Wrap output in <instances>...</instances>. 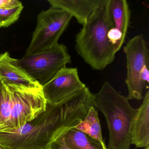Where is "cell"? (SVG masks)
<instances>
[{
	"label": "cell",
	"instance_id": "1",
	"mask_svg": "<svg viewBox=\"0 0 149 149\" xmlns=\"http://www.w3.org/2000/svg\"><path fill=\"white\" fill-rule=\"evenodd\" d=\"M94 94L87 87L46 110L19 129L0 132V144L7 149H49L66 131L84 119L94 105Z\"/></svg>",
	"mask_w": 149,
	"mask_h": 149
},
{
	"label": "cell",
	"instance_id": "2",
	"mask_svg": "<svg viewBox=\"0 0 149 149\" xmlns=\"http://www.w3.org/2000/svg\"><path fill=\"white\" fill-rule=\"evenodd\" d=\"M110 1L104 0L76 36L77 54L95 70H103L116 57L115 48L108 38L109 30L113 27Z\"/></svg>",
	"mask_w": 149,
	"mask_h": 149
},
{
	"label": "cell",
	"instance_id": "3",
	"mask_svg": "<svg viewBox=\"0 0 149 149\" xmlns=\"http://www.w3.org/2000/svg\"><path fill=\"white\" fill-rule=\"evenodd\" d=\"M94 102L107 122L109 134L107 149H130L131 127L137 109L107 81L94 94Z\"/></svg>",
	"mask_w": 149,
	"mask_h": 149
},
{
	"label": "cell",
	"instance_id": "4",
	"mask_svg": "<svg viewBox=\"0 0 149 149\" xmlns=\"http://www.w3.org/2000/svg\"><path fill=\"white\" fill-rule=\"evenodd\" d=\"M127 63L125 84L128 100H141L144 90L149 84V50L143 36L139 35L131 39L124 47Z\"/></svg>",
	"mask_w": 149,
	"mask_h": 149
},
{
	"label": "cell",
	"instance_id": "5",
	"mask_svg": "<svg viewBox=\"0 0 149 149\" xmlns=\"http://www.w3.org/2000/svg\"><path fill=\"white\" fill-rule=\"evenodd\" d=\"M70 61L68 48L60 43L48 50L17 59L18 64L41 86L51 81Z\"/></svg>",
	"mask_w": 149,
	"mask_h": 149
},
{
	"label": "cell",
	"instance_id": "6",
	"mask_svg": "<svg viewBox=\"0 0 149 149\" xmlns=\"http://www.w3.org/2000/svg\"><path fill=\"white\" fill-rule=\"evenodd\" d=\"M72 18L66 11L53 6L42 11L25 55L40 53L57 45Z\"/></svg>",
	"mask_w": 149,
	"mask_h": 149
},
{
	"label": "cell",
	"instance_id": "7",
	"mask_svg": "<svg viewBox=\"0 0 149 149\" xmlns=\"http://www.w3.org/2000/svg\"><path fill=\"white\" fill-rule=\"evenodd\" d=\"M8 86L12 91L13 108L9 120L0 130V132L19 129L44 111L47 107V100L42 87L28 88Z\"/></svg>",
	"mask_w": 149,
	"mask_h": 149
},
{
	"label": "cell",
	"instance_id": "8",
	"mask_svg": "<svg viewBox=\"0 0 149 149\" xmlns=\"http://www.w3.org/2000/svg\"><path fill=\"white\" fill-rule=\"evenodd\" d=\"M86 87L81 81L76 68H65L42 86L47 103H58Z\"/></svg>",
	"mask_w": 149,
	"mask_h": 149
},
{
	"label": "cell",
	"instance_id": "9",
	"mask_svg": "<svg viewBox=\"0 0 149 149\" xmlns=\"http://www.w3.org/2000/svg\"><path fill=\"white\" fill-rule=\"evenodd\" d=\"M0 81L2 84L28 88L42 87L31 77L8 52L0 55Z\"/></svg>",
	"mask_w": 149,
	"mask_h": 149
},
{
	"label": "cell",
	"instance_id": "10",
	"mask_svg": "<svg viewBox=\"0 0 149 149\" xmlns=\"http://www.w3.org/2000/svg\"><path fill=\"white\" fill-rule=\"evenodd\" d=\"M136 113L131 127V144L136 148L149 146V91Z\"/></svg>",
	"mask_w": 149,
	"mask_h": 149
},
{
	"label": "cell",
	"instance_id": "11",
	"mask_svg": "<svg viewBox=\"0 0 149 149\" xmlns=\"http://www.w3.org/2000/svg\"><path fill=\"white\" fill-rule=\"evenodd\" d=\"M104 1V0H48L50 6L66 11L82 25Z\"/></svg>",
	"mask_w": 149,
	"mask_h": 149
},
{
	"label": "cell",
	"instance_id": "12",
	"mask_svg": "<svg viewBox=\"0 0 149 149\" xmlns=\"http://www.w3.org/2000/svg\"><path fill=\"white\" fill-rule=\"evenodd\" d=\"M67 145L72 149H107L104 142L91 137L74 128L63 134Z\"/></svg>",
	"mask_w": 149,
	"mask_h": 149
},
{
	"label": "cell",
	"instance_id": "13",
	"mask_svg": "<svg viewBox=\"0 0 149 149\" xmlns=\"http://www.w3.org/2000/svg\"><path fill=\"white\" fill-rule=\"evenodd\" d=\"M110 10L113 28L125 39L130 19V10L126 0H110Z\"/></svg>",
	"mask_w": 149,
	"mask_h": 149
},
{
	"label": "cell",
	"instance_id": "14",
	"mask_svg": "<svg viewBox=\"0 0 149 149\" xmlns=\"http://www.w3.org/2000/svg\"><path fill=\"white\" fill-rule=\"evenodd\" d=\"M77 130L88 134L91 137L104 143L102 129L97 111L94 106L91 107L88 114L74 127Z\"/></svg>",
	"mask_w": 149,
	"mask_h": 149
},
{
	"label": "cell",
	"instance_id": "15",
	"mask_svg": "<svg viewBox=\"0 0 149 149\" xmlns=\"http://www.w3.org/2000/svg\"><path fill=\"white\" fill-rule=\"evenodd\" d=\"M12 108V91L9 86L3 84L0 93V130L9 120Z\"/></svg>",
	"mask_w": 149,
	"mask_h": 149
},
{
	"label": "cell",
	"instance_id": "16",
	"mask_svg": "<svg viewBox=\"0 0 149 149\" xmlns=\"http://www.w3.org/2000/svg\"><path fill=\"white\" fill-rule=\"evenodd\" d=\"M23 9L22 4L9 8H0V28L8 27L17 21Z\"/></svg>",
	"mask_w": 149,
	"mask_h": 149
},
{
	"label": "cell",
	"instance_id": "17",
	"mask_svg": "<svg viewBox=\"0 0 149 149\" xmlns=\"http://www.w3.org/2000/svg\"><path fill=\"white\" fill-rule=\"evenodd\" d=\"M49 149H72L69 147L64 139L63 134L54 141Z\"/></svg>",
	"mask_w": 149,
	"mask_h": 149
},
{
	"label": "cell",
	"instance_id": "18",
	"mask_svg": "<svg viewBox=\"0 0 149 149\" xmlns=\"http://www.w3.org/2000/svg\"><path fill=\"white\" fill-rule=\"evenodd\" d=\"M22 4L17 0H0V8H9L15 7Z\"/></svg>",
	"mask_w": 149,
	"mask_h": 149
},
{
	"label": "cell",
	"instance_id": "19",
	"mask_svg": "<svg viewBox=\"0 0 149 149\" xmlns=\"http://www.w3.org/2000/svg\"><path fill=\"white\" fill-rule=\"evenodd\" d=\"M2 86H3V84H2V82L0 81V93H1V92Z\"/></svg>",
	"mask_w": 149,
	"mask_h": 149
},
{
	"label": "cell",
	"instance_id": "20",
	"mask_svg": "<svg viewBox=\"0 0 149 149\" xmlns=\"http://www.w3.org/2000/svg\"><path fill=\"white\" fill-rule=\"evenodd\" d=\"M0 149H7L6 148V147H4V146L0 144Z\"/></svg>",
	"mask_w": 149,
	"mask_h": 149
}]
</instances>
